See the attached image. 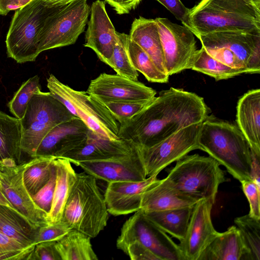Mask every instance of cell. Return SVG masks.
Returning a JSON list of instances; mask_svg holds the SVG:
<instances>
[{
    "label": "cell",
    "instance_id": "obj_1",
    "mask_svg": "<svg viewBox=\"0 0 260 260\" xmlns=\"http://www.w3.org/2000/svg\"><path fill=\"white\" fill-rule=\"evenodd\" d=\"M203 98L181 89L161 91L143 110L119 124L118 136L138 148L150 147L209 117Z\"/></svg>",
    "mask_w": 260,
    "mask_h": 260
},
{
    "label": "cell",
    "instance_id": "obj_2",
    "mask_svg": "<svg viewBox=\"0 0 260 260\" xmlns=\"http://www.w3.org/2000/svg\"><path fill=\"white\" fill-rule=\"evenodd\" d=\"M200 149L223 166L240 182L251 180V151L237 125L209 116L201 125Z\"/></svg>",
    "mask_w": 260,
    "mask_h": 260
},
{
    "label": "cell",
    "instance_id": "obj_3",
    "mask_svg": "<svg viewBox=\"0 0 260 260\" xmlns=\"http://www.w3.org/2000/svg\"><path fill=\"white\" fill-rule=\"evenodd\" d=\"M189 18L197 37L221 30L260 31V0H201L189 9Z\"/></svg>",
    "mask_w": 260,
    "mask_h": 260
},
{
    "label": "cell",
    "instance_id": "obj_4",
    "mask_svg": "<svg viewBox=\"0 0 260 260\" xmlns=\"http://www.w3.org/2000/svg\"><path fill=\"white\" fill-rule=\"evenodd\" d=\"M96 178L85 172L77 173L61 219L72 229L94 238L107 224L109 212Z\"/></svg>",
    "mask_w": 260,
    "mask_h": 260
},
{
    "label": "cell",
    "instance_id": "obj_5",
    "mask_svg": "<svg viewBox=\"0 0 260 260\" xmlns=\"http://www.w3.org/2000/svg\"><path fill=\"white\" fill-rule=\"evenodd\" d=\"M164 181L177 191L200 200L215 201L219 186L226 181L219 164L209 156L186 155L176 161Z\"/></svg>",
    "mask_w": 260,
    "mask_h": 260
},
{
    "label": "cell",
    "instance_id": "obj_6",
    "mask_svg": "<svg viewBox=\"0 0 260 260\" xmlns=\"http://www.w3.org/2000/svg\"><path fill=\"white\" fill-rule=\"evenodd\" d=\"M202 47L218 61L234 68L260 72V31L221 30L197 37Z\"/></svg>",
    "mask_w": 260,
    "mask_h": 260
},
{
    "label": "cell",
    "instance_id": "obj_7",
    "mask_svg": "<svg viewBox=\"0 0 260 260\" xmlns=\"http://www.w3.org/2000/svg\"><path fill=\"white\" fill-rule=\"evenodd\" d=\"M75 116L51 92L39 90L30 100L20 119L22 157L35 158L36 150L44 137L54 126Z\"/></svg>",
    "mask_w": 260,
    "mask_h": 260
},
{
    "label": "cell",
    "instance_id": "obj_8",
    "mask_svg": "<svg viewBox=\"0 0 260 260\" xmlns=\"http://www.w3.org/2000/svg\"><path fill=\"white\" fill-rule=\"evenodd\" d=\"M47 86L51 92L75 117L92 131L112 140H119V124L106 108L84 91L75 90L50 74Z\"/></svg>",
    "mask_w": 260,
    "mask_h": 260
},
{
    "label": "cell",
    "instance_id": "obj_9",
    "mask_svg": "<svg viewBox=\"0 0 260 260\" xmlns=\"http://www.w3.org/2000/svg\"><path fill=\"white\" fill-rule=\"evenodd\" d=\"M54 7L46 5L43 0H34L16 10L6 40L9 57L20 63L36 60L40 53L38 34L45 19Z\"/></svg>",
    "mask_w": 260,
    "mask_h": 260
},
{
    "label": "cell",
    "instance_id": "obj_10",
    "mask_svg": "<svg viewBox=\"0 0 260 260\" xmlns=\"http://www.w3.org/2000/svg\"><path fill=\"white\" fill-rule=\"evenodd\" d=\"M90 10L87 0H76L66 5L55 6L38 34L39 52L75 43L85 30Z\"/></svg>",
    "mask_w": 260,
    "mask_h": 260
},
{
    "label": "cell",
    "instance_id": "obj_11",
    "mask_svg": "<svg viewBox=\"0 0 260 260\" xmlns=\"http://www.w3.org/2000/svg\"><path fill=\"white\" fill-rule=\"evenodd\" d=\"M135 241L145 246L159 260H184L178 245L149 220L141 209L123 223L116 246L125 253L127 246Z\"/></svg>",
    "mask_w": 260,
    "mask_h": 260
},
{
    "label": "cell",
    "instance_id": "obj_12",
    "mask_svg": "<svg viewBox=\"0 0 260 260\" xmlns=\"http://www.w3.org/2000/svg\"><path fill=\"white\" fill-rule=\"evenodd\" d=\"M201 123L183 128L150 147H137L146 177L159 174L190 151L200 149L198 140Z\"/></svg>",
    "mask_w": 260,
    "mask_h": 260
},
{
    "label": "cell",
    "instance_id": "obj_13",
    "mask_svg": "<svg viewBox=\"0 0 260 260\" xmlns=\"http://www.w3.org/2000/svg\"><path fill=\"white\" fill-rule=\"evenodd\" d=\"M155 21L161 44L167 74L170 76L186 69H190L196 51L193 33L184 25L173 23L166 18Z\"/></svg>",
    "mask_w": 260,
    "mask_h": 260
},
{
    "label": "cell",
    "instance_id": "obj_14",
    "mask_svg": "<svg viewBox=\"0 0 260 260\" xmlns=\"http://www.w3.org/2000/svg\"><path fill=\"white\" fill-rule=\"evenodd\" d=\"M214 203L212 199H203L194 205L185 235L178 245L184 260H198L219 234L211 217Z\"/></svg>",
    "mask_w": 260,
    "mask_h": 260
},
{
    "label": "cell",
    "instance_id": "obj_15",
    "mask_svg": "<svg viewBox=\"0 0 260 260\" xmlns=\"http://www.w3.org/2000/svg\"><path fill=\"white\" fill-rule=\"evenodd\" d=\"M27 161L14 167L0 168V187L13 207L39 228L49 223L47 213L36 204L25 185L23 172Z\"/></svg>",
    "mask_w": 260,
    "mask_h": 260
},
{
    "label": "cell",
    "instance_id": "obj_16",
    "mask_svg": "<svg viewBox=\"0 0 260 260\" xmlns=\"http://www.w3.org/2000/svg\"><path fill=\"white\" fill-rule=\"evenodd\" d=\"M86 92L101 103L150 100L156 94L153 89L138 80L105 73L91 80Z\"/></svg>",
    "mask_w": 260,
    "mask_h": 260
},
{
    "label": "cell",
    "instance_id": "obj_17",
    "mask_svg": "<svg viewBox=\"0 0 260 260\" xmlns=\"http://www.w3.org/2000/svg\"><path fill=\"white\" fill-rule=\"evenodd\" d=\"M85 173L107 182L139 181L147 178L137 147L124 156L77 164Z\"/></svg>",
    "mask_w": 260,
    "mask_h": 260
},
{
    "label": "cell",
    "instance_id": "obj_18",
    "mask_svg": "<svg viewBox=\"0 0 260 260\" xmlns=\"http://www.w3.org/2000/svg\"><path fill=\"white\" fill-rule=\"evenodd\" d=\"M89 15L84 46L91 49L102 61L108 65L118 40L117 31L108 15L104 1L94 2Z\"/></svg>",
    "mask_w": 260,
    "mask_h": 260
},
{
    "label": "cell",
    "instance_id": "obj_19",
    "mask_svg": "<svg viewBox=\"0 0 260 260\" xmlns=\"http://www.w3.org/2000/svg\"><path fill=\"white\" fill-rule=\"evenodd\" d=\"M89 129L76 117L60 123L52 128L42 139L36 150L35 157L52 156L61 158L83 143Z\"/></svg>",
    "mask_w": 260,
    "mask_h": 260
},
{
    "label": "cell",
    "instance_id": "obj_20",
    "mask_svg": "<svg viewBox=\"0 0 260 260\" xmlns=\"http://www.w3.org/2000/svg\"><path fill=\"white\" fill-rule=\"evenodd\" d=\"M158 174L139 181L109 182L104 196L109 213L118 216L140 210L142 193L159 182Z\"/></svg>",
    "mask_w": 260,
    "mask_h": 260
},
{
    "label": "cell",
    "instance_id": "obj_21",
    "mask_svg": "<svg viewBox=\"0 0 260 260\" xmlns=\"http://www.w3.org/2000/svg\"><path fill=\"white\" fill-rule=\"evenodd\" d=\"M131 142L119 139L112 140L99 136L90 129L85 140L61 158L77 165L80 161L101 160L117 158L132 153L136 149Z\"/></svg>",
    "mask_w": 260,
    "mask_h": 260
},
{
    "label": "cell",
    "instance_id": "obj_22",
    "mask_svg": "<svg viewBox=\"0 0 260 260\" xmlns=\"http://www.w3.org/2000/svg\"><path fill=\"white\" fill-rule=\"evenodd\" d=\"M237 126L247 141L251 150L260 155V89L249 90L238 100Z\"/></svg>",
    "mask_w": 260,
    "mask_h": 260
},
{
    "label": "cell",
    "instance_id": "obj_23",
    "mask_svg": "<svg viewBox=\"0 0 260 260\" xmlns=\"http://www.w3.org/2000/svg\"><path fill=\"white\" fill-rule=\"evenodd\" d=\"M198 201L170 186L162 179L142 193L140 209L145 212L170 210L193 206Z\"/></svg>",
    "mask_w": 260,
    "mask_h": 260
},
{
    "label": "cell",
    "instance_id": "obj_24",
    "mask_svg": "<svg viewBox=\"0 0 260 260\" xmlns=\"http://www.w3.org/2000/svg\"><path fill=\"white\" fill-rule=\"evenodd\" d=\"M21 141L20 119L0 111V168L14 167L25 162Z\"/></svg>",
    "mask_w": 260,
    "mask_h": 260
},
{
    "label": "cell",
    "instance_id": "obj_25",
    "mask_svg": "<svg viewBox=\"0 0 260 260\" xmlns=\"http://www.w3.org/2000/svg\"><path fill=\"white\" fill-rule=\"evenodd\" d=\"M128 35L129 39L137 44L149 55L157 68L161 72L168 75L155 20L142 16L135 18L132 24Z\"/></svg>",
    "mask_w": 260,
    "mask_h": 260
},
{
    "label": "cell",
    "instance_id": "obj_26",
    "mask_svg": "<svg viewBox=\"0 0 260 260\" xmlns=\"http://www.w3.org/2000/svg\"><path fill=\"white\" fill-rule=\"evenodd\" d=\"M71 162L67 158H57L55 160L56 182L50 212L47 214L49 223H53L62 218L64 208L76 179L77 173Z\"/></svg>",
    "mask_w": 260,
    "mask_h": 260
},
{
    "label": "cell",
    "instance_id": "obj_27",
    "mask_svg": "<svg viewBox=\"0 0 260 260\" xmlns=\"http://www.w3.org/2000/svg\"><path fill=\"white\" fill-rule=\"evenodd\" d=\"M243 245L235 225L219 233L201 254L198 260H241Z\"/></svg>",
    "mask_w": 260,
    "mask_h": 260
},
{
    "label": "cell",
    "instance_id": "obj_28",
    "mask_svg": "<svg viewBox=\"0 0 260 260\" xmlns=\"http://www.w3.org/2000/svg\"><path fill=\"white\" fill-rule=\"evenodd\" d=\"M39 228L14 209L0 204V231L28 247H35Z\"/></svg>",
    "mask_w": 260,
    "mask_h": 260
},
{
    "label": "cell",
    "instance_id": "obj_29",
    "mask_svg": "<svg viewBox=\"0 0 260 260\" xmlns=\"http://www.w3.org/2000/svg\"><path fill=\"white\" fill-rule=\"evenodd\" d=\"M193 206L163 211L143 212L152 222L180 241L185 235Z\"/></svg>",
    "mask_w": 260,
    "mask_h": 260
},
{
    "label": "cell",
    "instance_id": "obj_30",
    "mask_svg": "<svg viewBox=\"0 0 260 260\" xmlns=\"http://www.w3.org/2000/svg\"><path fill=\"white\" fill-rule=\"evenodd\" d=\"M90 239V237L83 233L71 229L55 243L61 260L98 259Z\"/></svg>",
    "mask_w": 260,
    "mask_h": 260
},
{
    "label": "cell",
    "instance_id": "obj_31",
    "mask_svg": "<svg viewBox=\"0 0 260 260\" xmlns=\"http://www.w3.org/2000/svg\"><path fill=\"white\" fill-rule=\"evenodd\" d=\"M190 69L212 77L217 81L230 79L242 74H250L246 69L232 68L218 61L202 47L196 50Z\"/></svg>",
    "mask_w": 260,
    "mask_h": 260
},
{
    "label": "cell",
    "instance_id": "obj_32",
    "mask_svg": "<svg viewBox=\"0 0 260 260\" xmlns=\"http://www.w3.org/2000/svg\"><path fill=\"white\" fill-rule=\"evenodd\" d=\"M243 245L241 260H260V219L248 214L234 219Z\"/></svg>",
    "mask_w": 260,
    "mask_h": 260
},
{
    "label": "cell",
    "instance_id": "obj_33",
    "mask_svg": "<svg viewBox=\"0 0 260 260\" xmlns=\"http://www.w3.org/2000/svg\"><path fill=\"white\" fill-rule=\"evenodd\" d=\"M56 158L52 156H39L27 161L23 181L31 196L36 193L49 181Z\"/></svg>",
    "mask_w": 260,
    "mask_h": 260
},
{
    "label": "cell",
    "instance_id": "obj_34",
    "mask_svg": "<svg viewBox=\"0 0 260 260\" xmlns=\"http://www.w3.org/2000/svg\"><path fill=\"white\" fill-rule=\"evenodd\" d=\"M128 49L134 68L141 72L148 81L160 83L168 82L169 76L161 72L145 51L129 38Z\"/></svg>",
    "mask_w": 260,
    "mask_h": 260
},
{
    "label": "cell",
    "instance_id": "obj_35",
    "mask_svg": "<svg viewBox=\"0 0 260 260\" xmlns=\"http://www.w3.org/2000/svg\"><path fill=\"white\" fill-rule=\"evenodd\" d=\"M118 40L115 44L108 66L117 75L133 80H138V71L131 61L128 49L129 36L125 33L117 32Z\"/></svg>",
    "mask_w": 260,
    "mask_h": 260
},
{
    "label": "cell",
    "instance_id": "obj_36",
    "mask_svg": "<svg viewBox=\"0 0 260 260\" xmlns=\"http://www.w3.org/2000/svg\"><path fill=\"white\" fill-rule=\"evenodd\" d=\"M39 77L35 75L24 82L8 103L11 113L21 119L24 116L28 103L34 94L41 90Z\"/></svg>",
    "mask_w": 260,
    "mask_h": 260
},
{
    "label": "cell",
    "instance_id": "obj_37",
    "mask_svg": "<svg viewBox=\"0 0 260 260\" xmlns=\"http://www.w3.org/2000/svg\"><path fill=\"white\" fill-rule=\"evenodd\" d=\"M153 99L124 102H108L102 104L119 123V124H121L145 108Z\"/></svg>",
    "mask_w": 260,
    "mask_h": 260
},
{
    "label": "cell",
    "instance_id": "obj_38",
    "mask_svg": "<svg viewBox=\"0 0 260 260\" xmlns=\"http://www.w3.org/2000/svg\"><path fill=\"white\" fill-rule=\"evenodd\" d=\"M34 248L26 246L0 231L1 260H30Z\"/></svg>",
    "mask_w": 260,
    "mask_h": 260
},
{
    "label": "cell",
    "instance_id": "obj_39",
    "mask_svg": "<svg viewBox=\"0 0 260 260\" xmlns=\"http://www.w3.org/2000/svg\"><path fill=\"white\" fill-rule=\"evenodd\" d=\"M72 229L63 220L48 223L38 229L35 245L38 243L57 241L66 235Z\"/></svg>",
    "mask_w": 260,
    "mask_h": 260
},
{
    "label": "cell",
    "instance_id": "obj_40",
    "mask_svg": "<svg viewBox=\"0 0 260 260\" xmlns=\"http://www.w3.org/2000/svg\"><path fill=\"white\" fill-rule=\"evenodd\" d=\"M56 182V169H53L51 176L47 183L36 193L31 196L36 204L47 214L50 212Z\"/></svg>",
    "mask_w": 260,
    "mask_h": 260
},
{
    "label": "cell",
    "instance_id": "obj_41",
    "mask_svg": "<svg viewBox=\"0 0 260 260\" xmlns=\"http://www.w3.org/2000/svg\"><path fill=\"white\" fill-rule=\"evenodd\" d=\"M240 182L249 204L248 214L255 219H260V186L252 179L243 180Z\"/></svg>",
    "mask_w": 260,
    "mask_h": 260
},
{
    "label": "cell",
    "instance_id": "obj_42",
    "mask_svg": "<svg viewBox=\"0 0 260 260\" xmlns=\"http://www.w3.org/2000/svg\"><path fill=\"white\" fill-rule=\"evenodd\" d=\"M168 9L183 25L191 30L189 9L180 0H156Z\"/></svg>",
    "mask_w": 260,
    "mask_h": 260
},
{
    "label": "cell",
    "instance_id": "obj_43",
    "mask_svg": "<svg viewBox=\"0 0 260 260\" xmlns=\"http://www.w3.org/2000/svg\"><path fill=\"white\" fill-rule=\"evenodd\" d=\"M55 243V241H50L36 244L30 260H61Z\"/></svg>",
    "mask_w": 260,
    "mask_h": 260
},
{
    "label": "cell",
    "instance_id": "obj_44",
    "mask_svg": "<svg viewBox=\"0 0 260 260\" xmlns=\"http://www.w3.org/2000/svg\"><path fill=\"white\" fill-rule=\"evenodd\" d=\"M125 253L132 260H159L150 249L137 241L127 246Z\"/></svg>",
    "mask_w": 260,
    "mask_h": 260
},
{
    "label": "cell",
    "instance_id": "obj_45",
    "mask_svg": "<svg viewBox=\"0 0 260 260\" xmlns=\"http://www.w3.org/2000/svg\"><path fill=\"white\" fill-rule=\"evenodd\" d=\"M119 15L129 13L135 9L142 0H104Z\"/></svg>",
    "mask_w": 260,
    "mask_h": 260
},
{
    "label": "cell",
    "instance_id": "obj_46",
    "mask_svg": "<svg viewBox=\"0 0 260 260\" xmlns=\"http://www.w3.org/2000/svg\"><path fill=\"white\" fill-rule=\"evenodd\" d=\"M34 0H0V15L5 16L10 11L17 10Z\"/></svg>",
    "mask_w": 260,
    "mask_h": 260
},
{
    "label": "cell",
    "instance_id": "obj_47",
    "mask_svg": "<svg viewBox=\"0 0 260 260\" xmlns=\"http://www.w3.org/2000/svg\"><path fill=\"white\" fill-rule=\"evenodd\" d=\"M251 179L260 186V155L251 151Z\"/></svg>",
    "mask_w": 260,
    "mask_h": 260
},
{
    "label": "cell",
    "instance_id": "obj_48",
    "mask_svg": "<svg viewBox=\"0 0 260 260\" xmlns=\"http://www.w3.org/2000/svg\"><path fill=\"white\" fill-rule=\"evenodd\" d=\"M76 0H43L44 3L50 6L66 5Z\"/></svg>",
    "mask_w": 260,
    "mask_h": 260
},
{
    "label": "cell",
    "instance_id": "obj_49",
    "mask_svg": "<svg viewBox=\"0 0 260 260\" xmlns=\"http://www.w3.org/2000/svg\"><path fill=\"white\" fill-rule=\"evenodd\" d=\"M0 204L7 206L16 211L18 212L10 203V202L6 198L4 193L3 192L1 188L0 187Z\"/></svg>",
    "mask_w": 260,
    "mask_h": 260
}]
</instances>
